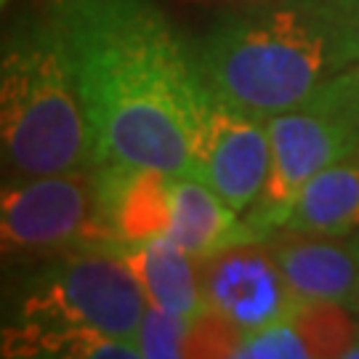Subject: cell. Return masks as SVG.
I'll use <instances>...</instances> for the list:
<instances>
[{
	"instance_id": "ac0fdd59",
	"label": "cell",
	"mask_w": 359,
	"mask_h": 359,
	"mask_svg": "<svg viewBox=\"0 0 359 359\" xmlns=\"http://www.w3.org/2000/svg\"><path fill=\"white\" fill-rule=\"evenodd\" d=\"M240 3H261V0H240Z\"/></svg>"
},
{
	"instance_id": "d6986e66",
	"label": "cell",
	"mask_w": 359,
	"mask_h": 359,
	"mask_svg": "<svg viewBox=\"0 0 359 359\" xmlns=\"http://www.w3.org/2000/svg\"><path fill=\"white\" fill-rule=\"evenodd\" d=\"M344 3H359V0H344Z\"/></svg>"
},
{
	"instance_id": "52a82bcc",
	"label": "cell",
	"mask_w": 359,
	"mask_h": 359,
	"mask_svg": "<svg viewBox=\"0 0 359 359\" xmlns=\"http://www.w3.org/2000/svg\"><path fill=\"white\" fill-rule=\"evenodd\" d=\"M192 173L248 216L266 189L271 170V139L266 117L231 102L208 86L192 144Z\"/></svg>"
},
{
	"instance_id": "5bb4252c",
	"label": "cell",
	"mask_w": 359,
	"mask_h": 359,
	"mask_svg": "<svg viewBox=\"0 0 359 359\" xmlns=\"http://www.w3.org/2000/svg\"><path fill=\"white\" fill-rule=\"evenodd\" d=\"M234 357L245 359H311L304 335L298 333L293 317L245 333Z\"/></svg>"
},
{
	"instance_id": "2e32d148",
	"label": "cell",
	"mask_w": 359,
	"mask_h": 359,
	"mask_svg": "<svg viewBox=\"0 0 359 359\" xmlns=\"http://www.w3.org/2000/svg\"><path fill=\"white\" fill-rule=\"evenodd\" d=\"M317 93L325 96V99H330V102L346 104V107L359 112V62L346 67V69H341L327 83H322Z\"/></svg>"
},
{
	"instance_id": "9a60e30c",
	"label": "cell",
	"mask_w": 359,
	"mask_h": 359,
	"mask_svg": "<svg viewBox=\"0 0 359 359\" xmlns=\"http://www.w3.org/2000/svg\"><path fill=\"white\" fill-rule=\"evenodd\" d=\"M243 330L221 317L213 309H203L189 322V341H187V357L194 359H221L234 357V351L243 341Z\"/></svg>"
},
{
	"instance_id": "7c38bea8",
	"label": "cell",
	"mask_w": 359,
	"mask_h": 359,
	"mask_svg": "<svg viewBox=\"0 0 359 359\" xmlns=\"http://www.w3.org/2000/svg\"><path fill=\"white\" fill-rule=\"evenodd\" d=\"M311 359H341L359 338V314L335 301H301L293 314Z\"/></svg>"
},
{
	"instance_id": "3957f363",
	"label": "cell",
	"mask_w": 359,
	"mask_h": 359,
	"mask_svg": "<svg viewBox=\"0 0 359 359\" xmlns=\"http://www.w3.org/2000/svg\"><path fill=\"white\" fill-rule=\"evenodd\" d=\"M149 306L128 264L107 248L40 258L13 298L3 357L136 359Z\"/></svg>"
},
{
	"instance_id": "e0dca14e",
	"label": "cell",
	"mask_w": 359,
	"mask_h": 359,
	"mask_svg": "<svg viewBox=\"0 0 359 359\" xmlns=\"http://www.w3.org/2000/svg\"><path fill=\"white\" fill-rule=\"evenodd\" d=\"M346 11V56L348 65L359 62V3H344L338 0Z\"/></svg>"
},
{
	"instance_id": "277c9868",
	"label": "cell",
	"mask_w": 359,
	"mask_h": 359,
	"mask_svg": "<svg viewBox=\"0 0 359 359\" xmlns=\"http://www.w3.org/2000/svg\"><path fill=\"white\" fill-rule=\"evenodd\" d=\"M0 147L6 179L90 163V128L72 56L46 13L6 32L0 62Z\"/></svg>"
},
{
	"instance_id": "8fae6325",
	"label": "cell",
	"mask_w": 359,
	"mask_h": 359,
	"mask_svg": "<svg viewBox=\"0 0 359 359\" xmlns=\"http://www.w3.org/2000/svg\"><path fill=\"white\" fill-rule=\"evenodd\" d=\"M283 229L330 237L359 231V149L335 160L295 192Z\"/></svg>"
},
{
	"instance_id": "8992f818",
	"label": "cell",
	"mask_w": 359,
	"mask_h": 359,
	"mask_svg": "<svg viewBox=\"0 0 359 359\" xmlns=\"http://www.w3.org/2000/svg\"><path fill=\"white\" fill-rule=\"evenodd\" d=\"M271 170L256 208L245 216L258 237L283 229L287 205L311 176L359 149V112L317 90L304 104L266 117Z\"/></svg>"
},
{
	"instance_id": "4fadbf2b",
	"label": "cell",
	"mask_w": 359,
	"mask_h": 359,
	"mask_svg": "<svg viewBox=\"0 0 359 359\" xmlns=\"http://www.w3.org/2000/svg\"><path fill=\"white\" fill-rule=\"evenodd\" d=\"M189 322L181 314L165 309L147 306L144 320L133 335V344L139 348L142 359H179L187 357V341H189Z\"/></svg>"
},
{
	"instance_id": "5b68a950",
	"label": "cell",
	"mask_w": 359,
	"mask_h": 359,
	"mask_svg": "<svg viewBox=\"0 0 359 359\" xmlns=\"http://www.w3.org/2000/svg\"><path fill=\"white\" fill-rule=\"evenodd\" d=\"M0 234L6 258L27 261L80 248H109L96 205L93 165L35 179H6Z\"/></svg>"
},
{
	"instance_id": "6da1fadb",
	"label": "cell",
	"mask_w": 359,
	"mask_h": 359,
	"mask_svg": "<svg viewBox=\"0 0 359 359\" xmlns=\"http://www.w3.org/2000/svg\"><path fill=\"white\" fill-rule=\"evenodd\" d=\"M77 72L90 163L192 173L208 83L160 0H46Z\"/></svg>"
},
{
	"instance_id": "30bf717a",
	"label": "cell",
	"mask_w": 359,
	"mask_h": 359,
	"mask_svg": "<svg viewBox=\"0 0 359 359\" xmlns=\"http://www.w3.org/2000/svg\"><path fill=\"white\" fill-rule=\"evenodd\" d=\"M109 250H115L128 264L152 306L181 314L187 320L205 309L200 261L189 256L179 243L168 237H152L144 243L117 245Z\"/></svg>"
},
{
	"instance_id": "ffe728a7",
	"label": "cell",
	"mask_w": 359,
	"mask_h": 359,
	"mask_svg": "<svg viewBox=\"0 0 359 359\" xmlns=\"http://www.w3.org/2000/svg\"><path fill=\"white\" fill-rule=\"evenodd\" d=\"M357 314H359V304H357Z\"/></svg>"
},
{
	"instance_id": "7a4b0ae2",
	"label": "cell",
	"mask_w": 359,
	"mask_h": 359,
	"mask_svg": "<svg viewBox=\"0 0 359 359\" xmlns=\"http://www.w3.org/2000/svg\"><path fill=\"white\" fill-rule=\"evenodd\" d=\"M194 51L210 88L264 117L304 104L351 67L338 0H261L218 19Z\"/></svg>"
},
{
	"instance_id": "ba28073f",
	"label": "cell",
	"mask_w": 359,
	"mask_h": 359,
	"mask_svg": "<svg viewBox=\"0 0 359 359\" xmlns=\"http://www.w3.org/2000/svg\"><path fill=\"white\" fill-rule=\"evenodd\" d=\"M205 306L243 333L287 320L301 298L290 287L266 240H250L200 261Z\"/></svg>"
},
{
	"instance_id": "9c48e42d",
	"label": "cell",
	"mask_w": 359,
	"mask_h": 359,
	"mask_svg": "<svg viewBox=\"0 0 359 359\" xmlns=\"http://www.w3.org/2000/svg\"><path fill=\"white\" fill-rule=\"evenodd\" d=\"M264 240L301 301H335L357 311L359 231L330 237L277 229Z\"/></svg>"
}]
</instances>
